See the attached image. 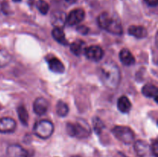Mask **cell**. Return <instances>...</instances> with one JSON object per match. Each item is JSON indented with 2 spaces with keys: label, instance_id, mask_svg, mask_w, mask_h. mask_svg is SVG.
I'll list each match as a JSON object with an SVG mask.
<instances>
[{
  "label": "cell",
  "instance_id": "7a4b0ae2",
  "mask_svg": "<svg viewBox=\"0 0 158 157\" xmlns=\"http://www.w3.org/2000/svg\"><path fill=\"white\" fill-rule=\"evenodd\" d=\"M66 132L71 136L77 138H86L90 134V129L86 122H79L76 124L67 123Z\"/></svg>",
  "mask_w": 158,
  "mask_h": 157
},
{
  "label": "cell",
  "instance_id": "5bb4252c",
  "mask_svg": "<svg viewBox=\"0 0 158 157\" xmlns=\"http://www.w3.org/2000/svg\"><path fill=\"white\" fill-rule=\"evenodd\" d=\"M49 68L52 72L55 73H63L65 71V66L63 63L59 58L53 57L48 61Z\"/></svg>",
  "mask_w": 158,
  "mask_h": 157
},
{
  "label": "cell",
  "instance_id": "e0dca14e",
  "mask_svg": "<svg viewBox=\"0 0 158 157\" xmlns=\"http://www.w3.org/2000/svg\"><path fill=\"white\" fill-rule=\"evenodd\" d=\"M117 108L123 113L130 112L131 109V103L129 99L126 96H121L117 101Z\"/></svg>",
  "mask_w": 158,
  "mask_h": 157
},
{
  "label": "cell",
  "instance_id": "ba28073f",
  "mask_svg": "<svg viewBox=\"0 0 158 157\" xmlns=\"http://www.w3.org/2000/svg\"><path fill=\"white\" fill-rule=\"evenodd\" d=\"M134 149L140 157H151L153 155L151 146L143 140H137L134 143Z\"/></svg>",
  "mask_w": 158,
  "mask_h": 157
},
{
  "label": "cell",
  "instance_id": "603a6c76",
  "mask_svg": "<svg viewBox=\"0 0 158 157\" xmlns=\"http://www.w3.org/2000/svg\"><path fill=\"white\" fill-rule=\"evenodd\" d=\"M84 43L81 41H76L70 46V51L76 55H80L83 52Z\"/></svg>",
  "mask_w": 158,
  "mask_h": 157
},
{
  "label": "cell",
  "instance_id": "7c38bea8",
  "mask_svg": "<svg viewBox=\"0 0 158 157\" xmlns=\"http://www.w3.org/2000/svg\"><path fill=\"white\" fill-rule=\"evenodd\" d=\"M119 56H120V59L121 62L125 66H130L135 63V58H134V56L129 49H125V48L122 49L120 52Z\"/></svg>",
  "mask_w": 158,
  "mask_h": 157
},
{
  "label": "cell",
  "instance_id": "83f0119b",
  "mask_svg": "<svg viewBox=\"0 0 158 157\" xmlns=\"http://www.w3.org/2000/svg\"><path fill=\"white\" fill-rule=\"evenodd\" d=\"M145 2L150 6H157L158 0H144Z\"/></svg>",
  "mask_w": 158,
  "mask_h": 157
},
{
  "label": "cell",
  "instance_id": "7402d4cb",
  "mask_svg": "<svg viewBox=\"0 0 158 157\" xmlns=\"http://www.w3.org/2000/svg\"><path fill=\"white\" fill-rule=\"evenodd\" d=\"M69 112V106L66 103L59 101L56 104V113L59 116L64 117Z\"/></svg>",
  "mask_w": 158,
  "mask_h": 157
},
{
  "label": "cell",
  "instance_id": "9a60e30c",
  "mask_svg": "<svg viewBox=\"0 0 158 157\" xmlns=\"http://www.w3.org/2000/svg\"><path fill=\"white\" fill-rule=\"evenodd\" d=\"M130 35L136 37L137 38H145L148 35L147 29L141 26H131L128 29Z\"/></svg>",
  "mask_w": 158,
  "mask_h": 157
},
{
  "label": "cell",
  "instance_id": "ffe728a7",
  "mask_svg": "<svg viewBox=\"0 0 158 157\" xmlns=\"http://www.w3.org/2000/svg\"><path fill=\"white\" fill-rule=\"evenodd\" d=\"M17 113H18L19 119L21 121V123L25 126H26L28 124V120H29V114H28V112L25 106H19L18 109H17Z\"/></svg>",
  "mask_w": 158,
  "mask_h": 157
},
{
  "label": "cell",
  "instance_id": "f1b7e54d",
  "mask_svg": "<svg viewBox=\"0 0 158 157\" xmlns=\"http://www.w3.org/2000/svg\"><path fill=\"white\" fill-rule=\"evenodd\" d=\"M66 1L69 3H74L77 2V0H66Z\"/></svg>",
  "mask_w": 158,
  "mask_h": 157
},
{
  "label": "cell",
  "instance_id": "3957f363",
  "mask_svg": "<svg viewBox=\"0 0 158 157\" xmlns=\"http://www.w3.org/2000/svg\"><path fill=\"white\" fill-rule=\"evenodd\" d=\"M54 126L51 122L43 119L37 122L33 127V132L39 138L46 139L53 133Z\"/></svg>",
  "mask_w": 158,
  "mask_h": 157
},
{
  "label": "cell",
  "instance_id": "484cf974",
  "mask_svg": "<svg viewBox=\"0 0 158 157\" xmlns=\"http://www.w3.org/2000/svg\"><path fill=\"white\" fill-rule=\"evenodd\" d=\"M151 152H152V154L155 156L157 155V152H158V143L157 140L153 143L152 146H151Z\"/></svg>",
  "mask_w": 158,
  "mask_h": 157
},
{
  "label": "cell",
  "instance_id": "9c48e42d",
  "mask_svg": "<svg viewBox=\"0 0 158 157\" xmlns=\"http://www.w3.org/2000/svg\"><path fill=\"white\" fill-rule=\"evenodd\" d=\"M16 128V123L10 117L0 118V132L1 133H10L14 132Z\"/></svg>",
  "mask_w": 158,
  "mask_h": 157
},
{
  "label": "cell",
  "instance_id": "f546056e",
  "mask_svg": "<svg viewBox=\"0 0 158 157\" xmlns=\"http://www.w3.org/2000/svg\"><path fill=\"white\" fill-rule=\"evenodd\" d=\"M12 1H14V2H19V1H21V0H12Z\"/></svg>",
  "mask_w": 158,
  "mask_h": 157
},
{
  "label": "cell",
  "instance_id": "cb8c5ba5",
  "mask_svg": "<svg viewBox=\"0 0 158 157\" xmlns=\"http://www.w3.org/2000/svg\"><path fill=\"white\" fill-rule=\"evenodd\" d=\"M36 7L38 10L43 15H46L49 9V4L44 0H39L36 3Z\"/></svg>",
  "mask_w": 158,
  "mask_h": 157
},
{
  "label": "cell",
  "instance_id": "4fadbf2b",
  "mask_svg": "<svg viewBox=\"0 0 158 157\" xmlns=\"http://www.w3.org/2000/svg\"><path fill=\"white\" fill-rule=\"evenodd\" d=\"M113 19H114V16H111L108 12H104L99 15L98 18H97V22L101 29H105L106 31L109 26H110Z\"/></svg>",
  "mask_w": 158,
  "mask_h": 157
},
{
  "label": "cell",
  "instance_id": "ac0fdd59",
  "mask_svg": "<svg viewBox=\"0 0 158 157\" xmlns=\"http://www.w3.org/2000/svg\"><path fill=\"white\" fill-rule=\"evenodd\" d=\"M142 93L148 98H154L157 99L158 93L157 87L153 84H147L142 89Z\"/></svg>",
  "mask_w": 158,
  "mask_h": 157
},
{
  "label": "cell",
  "instance_id": "8fae6325",
  "mask_svg": "<svg viewBox=\"0 0 158 157\" xmlns=\"http://www.w3.org/2000/svg\"><path fill=\"white\" fill-rule=\"evenodd\" d=\"M66 21V14L61 11H56L52 14L51 17V22L52 26L55 28H62L65 26Z\"/></svg>",
  "mask_w": 158,
  "mask_h": 157
},
{
  "label": "cell",
  "instance_id": "8992f818",
  "mask_svg": "<svg viewBox=\"0 0 158 157\" xmlns=\"http://www.w3.org/2000/svg\"><path fill=\"white\" fill-rule=\"evenodd\" d=\"M9 157H32V154L19 145H11L7 148Z\"/></svg>",
  "mask_w": 158,
  "mask_h": 157
},
{
  "label": "cell",
  "instance_id": "d4e9b609",
  "mask_svg": "<svg viewBox=\"0 0 158 157\" xmlns=\"http://www.w3.org/2000/svg\"><path fill=\"white\" fill-rule=\"evenodd\" d=\"M93 125H94V130L97 133L100 134L101 132V131L103 130V127H104V125H103V122L98 118V117H95L93 120Z\"/></svg>",
  "mask_w": 158,
  "mask_h": 157
},
{
  "label": "cell",
  "instance_id": "4316f807",
  "mask_svg": "<svg viewBox=\"0 0 158 157\" xmlns=\"http://www.w3.org/2000/svg\"><path fill=\"white\" fill-rule=\"evenodd\" d=\"M77 32H79L80 33L86 35V34H87L88 32H89V28H87L86 26H78V27H77Z\"/></svg>",
  "mask_w": 158,
  "mask_h": 157
},
{
  "label": "cell",
  "instance_id": "d6986e66",
  "mask_svg": "<svg viewBox=\"0 0 158 157\" xmlns=\"http://www.w3.org/2000/svg\"><path fill=\"white\" fill-rule=\"evenodd\" d=\"M52 35L54 39L58 42L59 43H60V44H67V40H66V36H65V33L63 32V29H60V28H54L52 29Z\"/></svg>",
  "mask_w": 158,
  "mask_h": 157
},
{
  "label": "cell",
  "instance_id": "44dd1931",
  "mask_svg": "<svg viewBox=\"0 0 158 157\" xmlns=\"http://www.w3.org/2000/svg\"><path fill=\"white\" fill-rule=\"evenodd\" d=\"M11 60H12V56L9 52L5 49H0V68L7 66L10 63Z\"/></svg>",
  "mask_w": 158,
  "mask_h": 157
},
{
  "label": "cell",
  "instance_id": "52a82bcc",
  "mask_svg": "<svg viewBox=\"0 0 158 157\" xmlns=\"http://www.w3.org/2000/svg\"><path fill=\"white\" fill-rule=\"evenodd\" d=\"M85 17V12L82 9H73L69 12V15L66 16V23L69 26H75L79 24L83 20Z\"/></svg>",
  "mask_w": 158,
  "mask_h": 157
},
{
  "label": "cell",
  "instance_id": "277c9868",
  "mask_svg": "<svg viewBox=\"0 0 158 157\" xmlns=\"http://www.w3.org/2000/svg\"><path fill=\"white\" fill-rule=\"evenodd\" d=\"M112 132L116 138L125 144H131L134 140V132L127 126H115L113 128Z\"/></svg>",
  "mask_w": 158,
  "mask_h": 157
},
{
  "label": "cell",
  "instance_id": "2e32d148",
  "mask_svg": "<svg viewBox=\"0 0 158 157\" xmlns=\"http://www.w3.org/2000/svg\"><path fill=\"white\" fill-rule=\"evenodd\" d=\"M106 31L114 35H121L123 33V27L120 20L117 17L114 16V19Z\"/></svg>",
  "mask_w": 158,
  "mask_h": 157
},
{
  "label": "cell",
  "instance_id": "6da1fadb",
  "mask_svg": "<svg viewBox=\"0 0 158 157\" xmlns=\"http://www.w3.org/2000/svg\"><path fill=\"white\" fill-rule=\"evenodd\" d=\"M100 75L103 84L110 89H116L120 84V69L117 65L113 62H106L102 65Z\"/></svg>",
  "mask_w": 158,
  "mask_h": 157
},
{
  "label": "cell",
  "instance_id": "5b68a950",
  "mask_svg": "<svg viewBox=\"0 0 158 157\" xmlns=\"http://www.w3.org/2000/svg\"><path fill=\"white\" fill-rule=\"evenodd\" d=\"M84 53L86 58L91 61L99 62L103 56V51L99 46H91L84 49Z\"/></svg>",
  "mask_w": 158,
  "mask_h": 157
},
{
  "label": "cell",
  "instance_id": "30bf717a",
  "mask_svg": "<svg viewBox=\"0 0 158 157\" xmlns=\"http://www.w3.org/2000/svg\"><path fill=\"white\" fill-rule=\"evenodd\" d=\"M48 107H49V103L43 97H38L34 101L33 110L37 115H42L46 113L48 110Z\"/></svg>",
  "mask_w": 158,
  "mask_h": 157
}]
</instances>
